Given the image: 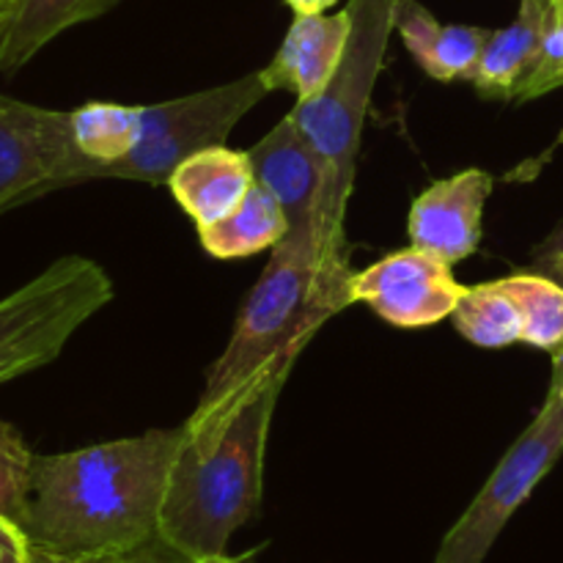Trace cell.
<instances>
[{"instance_id":"30bf717a","label":"cell","mask_w":563,"mask_h":563,"mask_svg":"<svg viewBox=\"0 0 563 563\" xmlns=\"http://www.w3.org/2000/svg\"><path fill=\"white\" fill-rule=\"evenodd\" d=\"M462 291L465 286L454 278V267L416 245L388 253L352 275V300L401 330L432 328L451 319Z\"/></svg>"},{"instance_id":"277c9868","label":"cell","mask_w":563,"mask_h":563,"mask_svg":"<svg viewBox=\"0 0 563 563\" xmlns=\"http://www.w3.org/2000/svg\"><path fill=\"white\" fill-rule=\"evenodd\" d=\"M399 3L401 0H350L346 9L352 16V31L333 80L319 97L297 102L289 110L297 130L328 159L339 176V185L350 196L355 190L363 124L396 31Z\"/></svg>"},{"instance_id":"3957f363","label":"cell","mask_w":563,"mask_h":563,"mask_svg":"<svg viewBox=\"0 0 563 563\" xmlns=\"http://www.w3.org/2000/svg\"><path fill=\"white\" fill-rule=\"evenodd\" d=\"M352 275L350 253L280 240L236 317L223 355L207 368L203 394L187 423L218 416L262 368L297 363L317 330L355 302Z\"/></svg>"},{"instance_id":"f1b7e54d","label":"cell","mask_w":563,"mask_h":563,"mask_svg":"<svg viewBox=\"0 0 563 563\" xmlns=\"http://www.w3.org/2000/svg\"><path fill=\"white\" fill-rule=\"evenodd\" d=\"M550 388H553V390H559V394L563 396V377L559 379V383H550Z\"/></svg>"},{"instance_id":"5bb4252c","label":"cell","mask_w":563,"mask_h":563,"mask_svg":"<svg viewBox=\"0 0 563 563\" xmlns=\"http://www.w3.org/2000/svg\"><path fill=\"white\" fill-rule=\"evenodd\" d=\"M555 16V0H522L515 22L489 33L473 75L467 77L484 99L515 102L522 80L537 60L542 38Z\"/></svg>"},{"instance_id":"d4e9b609","label":"cell","mask_w":563,"mask_h":563,"mask_svg":"<svg viewBox=\"0 0 563 563\" xmlns=\"http://www.w3.org/2000/svg\"><path fill=\"white\" fill-rule=\"evenodd\" d=\"M33 548L25 531L0 515V563H31Z\"/></svg>"},{"instance_id":"9c48e42d","label":"cell","mask_w":563,"mask_h":563,"mask_svg":"<svg viewBox=\"0 0 563 563\" xmlns=\"http://www.w3.org/2000/svg\"><path fill=\"white\" fill-rule=\"evenodd\" d=\"M86 165L71 113L0 97V212L80 185Z\"/></svg>"},{"instance_id":"83f0119b","label":"cell","mask_w":563,"mask_h":563,"mask_svg":"<svg viewBox=\"0 0 563 563\" xmlns=\"http://www.w3.org/2000/svg\"><path fill=\"white\" fill-rule=\"evenodd\" d=\"M561 377H563V344L553 352V377H550V383H559Z\"/></svg>"},{"instance_id":"44dd1931","label":"cell","mask_w":563,"mask_h":563,"mask_svg":"<svg viewBox=\"0 0 563 563\" xmlns=\"http://www.w3.org/2000/svg\"><path fill=\"white\" fill-rule=\"evenodd\" d=\"M36 454L11 423L0 421V515L22 528L31 498Z\"/></svg>"},{"instance_id":"4316f807","label":"cell","mask_w":563,"mask_h":563,"mask_svg":"<svg viewBox=\"0 0 563 563\" xmlns=\"http://www.w3.org/2000/svg\"><path fill=\"white\" fill-rule=\"evenodd\" d=\"M256 555L258 550H251V553L245 555H203V559H196V563H256Z\"/></svg>"},{"instance_id":"ac0fdd59","label":"cell","mask_w":563,"mask_h":563,"mask_svg":"<svg viewBox=\"0 0 563 563\" xmlns=\"http://www.w3.org/2000/svg\"><path fill=\"white\" fill-rule=\"evenodd\" d=\"M71 137L88 159L82 181H91L99 165L115 163L141 141V104L86 102L71 110Z\"/></svg>"},{"instance_id":"ba28073f","label":"cell","mask_w":563,"mask_h":563,"mask_svg":"<svg viewBox=\"0 0 563 563\" xmlns=\"http://www.w3.org/2000/svg\"><path fill=\"white\" fill-rule=\"evenodd\" d=\"M563 454V396L550 388L531 427L515 440L465 515L440 542L432 563H484L515 511Z\"/></svg>"},{"instance_id":"e0dca14e","label":"cell","mask_w":563,"mask_h":563,"mask_svg":"<svg viewBox=\"0 0 563 563\" xmlns=\"http://www.w3.org/2000/svg\"><path fill=\"white\" fill-rule=\"evenodd\" d=\"M286 231H289V223H286L284 209L275 201L273 192L256 181L234 212L207 229H198V236L209 256L231 262V258H247L275 247L284 240Z\"/></svg>"},{"instance_id":"cb8c5ba5","label":"cell","mask_w":563,"mask_h":563,"mask_svg":"<svg viewBox=\"0 0 563 563\" xmlns=\"http://www.w3.org/2000/svg\"><path fill=\"white\" fill-rule=\"evenodd\" d=\"M531 269L533 273L550 275V278L563 284V223L555 225L548 240L533 251Z\"/></svg>"},{"instance_id":"f546056e","label":"cell","mask_w":563,"mask_h":563,"mask_svg":"<svg viewBox=\"0 0 563 563\" xmlns=\"http://www.w3.org/2000/svg\"><path fill=\"white\" fill-rule=\"evenodd\" d=\"M9 3H11V0H0V16H3V11L9 9Z\"/></svg>"},{"instance_id":"ffe728a7","label":"cell","mask_w":563,"mask_h":563,"mask_svg":"<svg viewBox=\"0 0 563 563\" xmlns=\"http://www.w3.org/2000/svg\"><path fill=\"white\" fill-rule=\"evenodd\" d=\"M522 319V344L553 355L563 344V284L542 273H515L498 278Z\"/></svg>"},{"instance_id":"8992f818","label":"cell","mask_w":563,"mask_h":563,"mask_svg":"<svg viewBox=\"0 0 563 563\" xmlns=\"http://www.w3.org/2000/svg\"><path fill=\"white\" fill-rule=\"evenodd\" d=\"M267 93L262 71L203 88L198 93L168 99L157 104H141V141L130 154L108 165H99L91 179H124L168 185L170 174L209 146H225L240 119L251 113Z\"/></svg>"},{"instance_id":"7402d4cb","label":"cell","mask_w":563,"mask_h":563,"mask_svg":"<svg viewBox=\"0 0 563 563\" xmlns=\"http://www.w3.org/2000/svg\"><path fill=\"white\" fill-rule=\"evenodd\" d=\"M563 86V14H555L542 38L537 60L522 80L515 102H531Z\"/></svg>"},{"instance_id":"9a60e30c","label":"cell","mask_w":563,"mask_h":563,"mask_svg":"<svg viewBox=\"0 0 563 563\" xmlns=\"http://www.w3.org/2000/svg\"><path fill=\"white\" fill-rule=\"evenodd\" d=\"M396 31L416 64L440 82L467 80L476 69L489 33H493L487 27L443 25L418 0H401L399 14H396Z\"/></svg>"},{"instance_id":"603a6c76","label":"cell","mask_w":563,"mask_h":563,"mask_svg":"<svg viewBox=\"0 0 563 563\" xmlns=\"http://www.w3.org/2000/svg\"><path fill=\"white\" fill-rule=\"evenodd\" d=\"M31 563H196V559L170 544L163 533H157L146 542L130 544V548L108 550V553L97 555H77V559H60V555H44L33 550Z\"/></svg>"},{"instance_id":"7a4b0ae2","label":"cell","mask_w":563,"mask_h":563,"mask_svg":"<svg viewBox=\"0 0 563 563\" xmlns=\"http://www.w3.org/2000/svg\"><path fill=\"white\" fill-rule=\"evenodd\" d=\"M295 361L262 368L229 407L203 423H181L168 473L159 533L192 559L220 555L258 515L269 423Z\"/></svg>"},{"instance_id":"6da1fadb","label":"cell","mask_w":563,"mask_h":563,"mask_svg":"<svg viewBox=\"0 0 563 563\" xmlns=\"http://www.w3.org/2000/svg\"><path fill=\"white\" fill-rule=\"evenodd\" d=\"M179 429H152L66 454L36 456L25 531L36 553L77 559L159 533Z\"/></svg>"},{"instance_id":"52a82bcc","label":"cell","mask_w":563,"mask_h":563,"mask_svg":"<svg viewBox=\"0 0 563 563\" xmlns=\"http://www.w3.org/2000/svg\"><path fill=\"white\" fill-rule=\"evenodd\" d=\"M253 176L267 187L286 214L284 240L328 253H346L344 218L350 192L313 143L286 113L267 135L247 148Z\"/></svg>"},{"instance_id":"5b68a950","label":"cell","mask_w":563,"mask_h":563,"mask_svg":"<svg viewBox=\"0 0 563 563\" xmlns=\"http://www.w3.org/2000/svg\"><path fill=\"white\" fill-rule=\"evenodd\" d=\"M113 300V280L91 258L64 256L0 300V385L47 366L71 335Z\"/></svg>"},{"instance_id":"d6986e66","label":"cell","mask_w":563,"mask_h":563,"mask_svg":"<svg viewBox=\"0 0 563 563\" xmlns=\"http://www.w3.org/2000/svg\"><path fill=\"white\" fill-rule=\"evenodd\" d=\"M451 319L456 333L482 350H506L522 341L520 311L498 280L465 286Z\"/></svg>"},{"instance_id":"8fae6325","label":"cell","mask_w":563,"mask_h":563,"mask_svg":"<svg viewBox=\"0 0 563 563\" xmlns=\"http://www.w3.org/2000/svg\"><path fill=\"white\" fill-rule=\"evenodd\" d=\"M493 185V174L482 168H465L429 185L410 207V245L434 253L451 267L473 256L482 245L484 207Z\"/></svg>"},{"instance_id":"4fadbf2b","label":"cell","mask_w":563,"mask_h":563,"mask_svg":"<svg viewBox=\"0 0 563 563\" xmlns=\"http://www.w3.org/2000/svg\"><path fill=\"white\" fill-rule=\"evenodd\" d=\"M256 185L247 152L229 146H209L187 157L170 174L168 190L174 201L196 223V229L218 223L234 212Z\"/></svg>"},{"instance_id":"484cf974","label":"cell","mask_w":563,"mask_h":563,"mask_svg":"<svg viewBox=\"0 0 563 563\" xmlns=\"http://www.w3.org/2000/svg\"><path fill=\"white\" fill-rule=\"evenodd\" d=\"M284 3L295 11V16H300V14H328L330 5H335L339 0H284Z\"/></svg>"},{"instance_id":"7c38bea8","label":"cell","mask_w":563,"mask_h":563,"mask_svg":"<svg viewBox=\"0 0 563 563\" xmlns=\"http://www.w3.org/2000/svg\"><path fill=\"white\" fill-rule=\"evenodd\" d=\"M350 31V9L295 16L278 53L258 69L269 91H291L297 102L319 97L339 69Z\"/></svg>"},{"instance_id":"2e32d148","label":"cell","mask_w":563,"mask_h":563,"mask_svg":"<svg viewBox=\"0 0 563 563\" xmlns=\"http://www.w3.org/2000/svg\"><path fill=\"white\" fill-rule=\"evenodd\" d=\"M119 0H11L0 16V71L14 75L55 36L108 14Z\"/></svg>"},{"instance_id":"4dcf8cb0","label":"cell","mask_w":563,"mask_h":563,"mask_svg":"<svg viewBox=\"0 0 563 563\" xmlns=\"http://www.w3.org/2000/svg\"><path fill=\"white\" fill-rule=\"evenodd\" d=\"M555 14H563V0H555Z\"/></svg>"}]
</instances>
